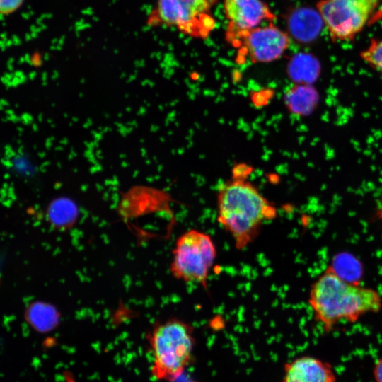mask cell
<instances>
[{
  "label": "cell",
  "mask_w": 382,
  "mask_h": 382,
  "mask_svg": "<svg viewBox=\"0 0 382 382\" xmlns=\"http://www.w3.org/2000/svg\"><path fill=\"white\" fill-rule=\"evenodd\" d=\"M147 339L153 358L152 376L168 382L178 379L193 359V325L177 317L170 318L156 323Z\"/></svg>",
  "instance_id": "cell-3"
},
{
  "label": "cell",
  "mask_w": 382,
  "mask_h": 382,
  "mask_svg": "<svg viewBox=\"0 0 382 382\" xmlns=\"http://www.w3.org/2000/svg\"><path fill=\"white\" fill-rule=\"evenodd\" d=\"M380 0H320L317 10L333 41L352 40L367 24Z\"/></svg>",
  "instance_id": "cell-7"
},
{
  "label": "cell",
  "mask_w": 382,
  "mask_h": 382,
  "mask_svg": "<svg viewBox=\"0 0 382 382\" xmlns=\"http://www.w3.org/2000/svg\"><path fill=\"white\" fill-rule=\"evenodd\" d=\"M286 23L289 35L301 43L314 40L325 25L318 11L308 7L296 8L290 11Z\"/></svg>",
  "instance_id": "cell-10"
},
{
  "label": "cell",
  "mask_w": 382,
  "mask_h": 382,
  "mask_svg": "<svg viewBox=\"0 0 382 382\" xmlns=\"http://www.w3.org/2000/svg\"><path fill=\"white\" fill-rule=\"evenodd\" d=\"M25 0H0V13L8 17L18 11Z\"/></svg>",
  "instance_id": "cell-15"
},
{
  "label": "cell",
  "mask_w": 382,
  "mask_h": 382,
  "mask_svg": "<svg viewBox=\"0 0 382 382\" xmlns=\"http://www.w3.org/2000/svg\"><path fill=\"white\" fill-rule=\"evenodd\" d=\"M29 316L35 323L47 325L52 321L54 313L50 307L37 303L30 308Z\"/></svg>",
  "instance_id": "cell-14"
},
{
  "label": "cell",
  "mask_w": 382,
  "mask_h": 382,
  "mask_svg": "<svg viewBox=\"0 0 382 382\" xmlns=\"http://www.w3.org/2000/svg\"><path fill=\"white\" fill-rule=\"evenodd\" d=\"M308 303L314 321L325 332L340 324L354 323L382 309V296L371 287L342 277L328 266L311 285Z\"/></svg>",
  "instance_id": "cell-1"
},
{
  "label": "cell",
  "mask_w": 382,
  "mask_h": 382,
  "mask_svg": "<svg viewBox=\"0 0 382 382\" xmlns=\"http://www.w3.org/2000/svg\"><path fill=\"white\" fill-rule=\"evenodd\" d=\"M76 213L74 204L64 199L53 202L49 211L51 220L59 226H64L71 223L74 220Z\"/></svg>",
  "instance_id": "cell-11"
},
{
  "label": "cell",
  "mask_w": 382,
  "mask_h": 382,
  "mask_svg": "<svg viewBox=\"0 0 382 382\" xmlns=\"http://www.w3.org/2000/svg\"><path fill=\"white\" fill-rule=\"evenodd\" d=\"M249 173L237 168L216 194L217 221L238 250L255 241L264 224L277 214L276 207L246 180Z\"/></svg>",
  "instance_id": "cell-2"
},
{
  "label": "cell",
  "mask_w": 382,
  "mask_h": 382,
  "mask_svg": "<svg viewBox=\"0 0 382 382\" xmlns=\"http://www.w3.org/2000/svg\"><path fill=\"white\" fill-rule=\"evenodd\" d=\"M223 7L228 30H250L274 23L277 18L263 0H224Z\"/></svg>",
  "instance_id": "cell-8"
},
{
  "label": "cell",
  "mask_w": 382,
  "mask_h": 382,
  "mask_svg": "<svg viewBox=\"0 0 382 382\" xmlns=\"http://www.w3.org/2000/svg\"><path fill=\"white\" fill-rule=\"evenodd\" d=\"M374 382H382V355L375 361L372 369Z\"/></svg>",
  "instance_id": "cell-16"
},
{
  "label": "cell",
  "mask_w": 382,
  "mask_h": 382,
  "mask_svg": "<svg viewBox=\"0 0 382 382\" xmlns=\"http://www.w3.org/2000/svg\"><path fill=\"white\" fill-rule=\"evenodd\" d=\"M216 257V248L208 234L188 230L177 239L170 270L177 279L207 288L209 270Z\"/></svg>",
  "instance_id": "cell-5"
},
{
  "label": "cell",
  "mask_w": 382,
  "mask_h": 382,
  "mask_svg": "<svg viewBox=\"0 0 382 382\" xmlns=\"http://www.w3.org/2000/svg\"><path fill=\"white\" fill-rule=\"evenodd\" d=\"M218 0H156L149 12V27L175 28L185 35L207 38L216 26L212 13Z\"/></svg>",
  "instance_id": "cell-4"
},
{
  "label": "cell",
  "mask_w": 382,
  "mask_h": 382,
  "mask_svg": "<svg viewBox=\"0 0 382 382\" xmlns=\"http://www.w3.org/2000/svg\"><path fill=\"white\" fill-rule=\"evenodd\" d=\"M226 40L238 49V62L249 59L252 63L271 62L280 58L289 48L288 33L274 23L247 30H226Z\"/></svg>",
  "instance_id": "cell-6"
},
{
  "label": "cell",
  "mask_w": 382,
  "mask_h": 382,
  "mask_svg": "<svg viewBox=\"0 0 382 382\" xmlns=\"http://www.w3.org/2000/svg\"><path fill=\"white\" fill-rule=\"evenodd\" d=\"M337 375L328 361L310 354L297 357L284 364L279 382H337Z\"/></svg>",
  "instance_id": "cell-9"
},
{
  "label": "cell",
  "mask_w": 382,
  "mask_h": 382,
  "mask_svg": "<svg viewBox=\"0 0 382 382\" xmlns=\"http://www.w3.org/2000/svg\"><path fill=\"white\" fill-rule=\"evenodd\" d=\"M360 56L364 62L382 74V38L372 39Z\"/></svg>",
  "instance_id": "cell-13"
},
{
  "label": "cell",
  "mask_w": 382,
  "mask_h": 382,
  "mask_svg": "<svg viewBox=\"0 0 382 382\" xmlns=\"http://www.w3.org/2000/svg\"><path fill=\"white\" fill-rule=\"evenodd\" d=\"M308 92L302 86H294L289 89L284 96V101L290 111L294 113H303L308 107Z\"/></svg>",
  "instance_id": "cell-12"
},
{
  "label": "cell",
  "mask_w": 382,
  "mask_h": 382,
  "mask_svg": "<svg viewBox=\"0 0 382 382\" xmlns=\"http://www.w3.org/2000/svg\"><path fill=\"white\" fill-rule=\"evenodd\" d=\"M377 215L378 218L382 220V198L381 199L378 206Z\"/></svg>",
  "instance_id": "cell-17"
}]
</instances>
